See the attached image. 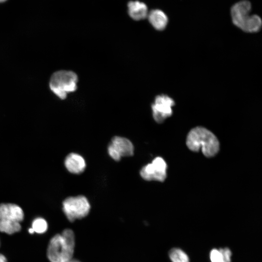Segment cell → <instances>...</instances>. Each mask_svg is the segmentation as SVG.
I'll return each instance as SVG.
<instances>
[{
    "label": "cell",
    "instance_id": "cell-9",
    "mask_svg": "<svg viewBox=\"0 0 262 262\" xmlns=\"http://www.w3.org/2000/svg\"><path fill=\"white\" fill-rule=\"evenodd\" d=\"M108 153L113 160L119 161L123 157L133 155L134 146L128 139L116 136L112 139L108 145Z\"/></svg>",
    "mask_w": 262,
    "mask_h": 262
},
{
    "label": "cell",
    "instance_id": "cell-15",
    "mask_svg": "<svg viewBox=\"0 0 262 262\" xmlns=\"http://www.w3.org/2000/svg\"><path fill=\"white\" fill-rule=\"evenodd\" d=\"M48 225L45 219L42 217L34 219L32 224L31 228L34 232L38 234L45 233L48 229Z\"/></svg>",
    "mask_w": 262,
    "mask_h": 262
},
{
    "label": "cell",
    "instance_id": "cell-13",
    "mask_svg": "<svg viewBox=\"0 0 262 262\" xmlns=\"http://www.w3.org/2000/svg\"><path fill=\"white\" fill-rule=\"evenodd\" d=\"M231 252L228 247L214 248L211 251V262H231Z\"/></svg>",
    "mask_w": 262,
    "mask_h": 262
},
{
    "label": "cell",
    "instance_id": "cell-6",
    "mask_svg": "<svg viewBox=\"0 0 262 262\" xmlns=\"http://www.w3.org/2000/svg\"><path fill=\"white\" fill-rule=\"evenodd\" d=\"M91 206L87 198L84 196H70L63 202V211L67 219L73 222L86 216Z\"/></svg>",
    "mask_w": 262,
    "mask_h": 262
},
{
    "label": "cell",
    "instance_id": "cell-17",
    "mask_svg": "<svg viewBox=\"0 0 262 262\" xmlns=\"http://www.w3.org/2000/svg\"><path fill=\"white\" fill-rule=\"evenodd\" d=\"M66 262H81L79 261L78 260H75V259H71L66 261Z\"/></svg>",
    "mask_w": 262,
    "mask_h": 262
},
{
    "label": "cell",
    "instance_id": "cell-1",
    "mask_svg": "<svg viewBox=\"0 0 262 262\" xmlns=\"http://www.w3.org/2000/svg\"><path fill=\"white\" fill-rule=\"evenodd\" d=\"M75 247V237L73 231L64 229L50 240L47 256L50 262H66L72 259Z\"/></svg>",
    "mask_w": 262,
    "mask_h": 262
},
{
    "label": "cell",
    "instance_id": "cell-2",
    "mask_svg": "<svg viewBox=\"0 0 262 262\" xmlns=\"http://www.w3.org/2000/svg\"><path fill=\"white\" fill-rule=\"evenodd\" d=\"M186 145L188 147L193 151L201 150L206 157L214 156L219 149V143L216 137L208 129L197 127L191 130L189 132Z\"/></svg>",
    "mask_w": 262,
    "mask_h": 262
},
{
    "label": "cell",
    "instance_id": "cell-14",
    "mask_svg": "<svg viewBox=\"0 0 262 262\" xmlns=\"http://www.w3.org/2000/svg\"><path fill=\"white\" fill-rule=\"evenodd\" d=\"M169 256L172 262H189L188 255L178 248L171 249L169 252Z\"/></svg>",
    "mask_w": 262,
    "mask_h": 262
},
{
    "label": "cell",
    "instance_id": "cell-8",
    "mask_svg": "<svg viewBox=\"0 0 262 262\" xmlns=\"http://www.w3.org/2000/svg\"><path fill=\"white\" fill-rule=\"evenodd\" d=\"M167 164L162 157H156L151 163L143 166L140 171L141 177L147 181H163L166 177Z\"/></svg>",
    "mask_w": 262,
    "mask_h": 262
},
{
    "label": "cell",
    "instance_id": "cell-16",
    "mask_svg": "<svg viewBox=\"0 0 262 262\" xmlns=\"http://www.w3.org/2000/svg\"><path fill=\"white\" fill-rule=\"evenodd\" d=\"M0 262H7L5 256L1 253H0Z\"/></svg>",
    "mask_w": 262,
    "mask_h": 262
},
{
    "label": "cell",
    "instance_id": "cell-7",
    "mask_svg": "<svg viewBox=\"0 0 262 262\" xmlns=\"http://www.w3.org/2000/svg\"><path fill=\"white\" fill-rule=\"evenodd\" d=\"M175 104L174 99L169 96L165 94L157 95L151 105L154 120L161 123L170 117L173 114V107Z\"/></svg>",
    "mask_w": 262,
    "mask_h": 262
},
{
    "label": "cell",
    "instance_id": "cell-19",
    "mask_svg": "<svg viewBox=\"0 0 262 262\" xmlns=\"http://www.w3.org/2000/svg\"><path fill=\"white\" fill-rule=\"evenodd\" d=\"M7 0H0V3L4 2L6 1Z\"/></svg>",
    "mask_w": 262,
    "mask_h": 262
},
{
    "label": "cell",
    "instance_id": "cell-11",
    "mask_svg": "<svg viewBox=\"0 0 262 262\" xmlns=\"http://www.w3.org/2000/svg\"><path fill=\"white\" fill-rule=\"evenodd\" d=\"M128 12L130 17L135 20H140L146 18L148 13L146 4L138 0L129 2Z\"/></svg>",
    "mask_w": 262,
    "mask_h": 262
},
{
    "label": "cell",
    "instance_id": "cell-18",
    "mask_svg": "<svg viewBox=\"0 0 262 262\" xmlns=\"http://www.w3.org/2000/svg\"><path fill=\"white\" fill-rule=\"evenodd\" d=\"M28 232L30 234H33L34 233L33 229L31 228H29V229H28Z\"/></svg>",
    "mask_w": 262,
    "mask_h": 262
},
{
    "label": "cell",
    "instance_id": "cell-12",
    "mask_svg": "<svg viewBox=\"0 0 262 262\" xmlns=\"http://www.w3.org/2000/svg\"><path fill=\"white\" fill-rule=\"evenodd\" d=\"M148 21L152 27L158 31L165 29L168 22L167 15L162 10L154 9L151 10L147 15Z\"/></svg>",
    "mask_w": 262,
    "mask_h": 262
},
{
    "label": "cell",
    "instance_id": "cell-10",
    "mask_svg": "<svg viewBox=\"0 0 262 262\" xmlns=\"http://www.w3.org/2000/svg\"><path fill=\"white\" fill-rule=\"evenodd\" d=\"M64 163L67 170L75 174L82 173L86 168V163L84 158L76 153L69 154L65 158Z\"/></svg>",
    "mask_w": 262,
    "mask_h": 262
},
{
    "label": "cell",
    "instance_id": "cell-3",
    "mask_svg": "<svg viewBox=\"0 0 262 262\" xmlns=\"http://www.w3.org/2000/svg\"><path fill=\"white\" fill-rule=\"evenodd\" d=\"M251 10V3L247 0L235 3L230 10L232 21L234 25L245 32L257 33L261 29L262 20L257 15H249Z\"/></svg>",
    "mask_w": 262,
    "mask_h": 262
},
{
    "label": "cell",
    "instance_id": "cell-5",
    "mask_svg": "<svg viewBox=\"0 0 262 262\" xmlns=\"http://www.w3.org/2000/svg\"><path fill=\"white\" fill-rule=\"evenodd\" d=\"M24 213L20 207L13 203L0 204V232L13 234L19 232L20 222L24 219Z\"/></svg>",
    "mask_w": 262,
    "mask_h": 262
},
{
    "label": "cell",
    "instance_id": "cell-4",
    "mask_svg": "<svg viewBox=\"0 0 262 262\" xmlns=\"http://www.w3.org/2000/svg\"><path fill=\"white\" fill-rule=\"evenodd\" d=\"M78 77L73 71L60 70L53 72L50 77L49 86L53 94L61 99L77 88Z\"/></svg>",
    "mask_w": 262,
    "mask_h": 262
}]
</instances>
